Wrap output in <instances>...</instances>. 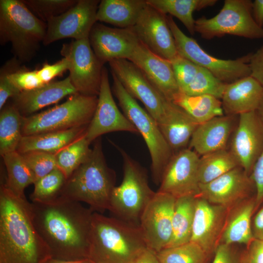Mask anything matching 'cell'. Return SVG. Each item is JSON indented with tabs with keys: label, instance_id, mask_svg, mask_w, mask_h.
Here are the masks:
<instances>
[{
	"label": "cell",
	"instance_id": "6da1fadb",
	"mask_svg": "<svg viewBox=\"0 0 263 263\" xmlns=\"http://www.w3.org/2000/svg\"><path fill=\"white\" fill-rule=\"evenodd\" d=\"M33 225L51 257L63 260L89 259L94 211L80 202L59 197L46 203H29Z\"/></svg>",
	"mask_w": 263,
	"mask_h": 263
},
{
	"label": "cell",
	"instance_id": "7a4b0ae2",
	"mask_svg": "<svg viewBox=\"0 0 263 263\" xmlns=\"http://www.w3.org/2000/svg\"><path fill=\"white\" fill-rule=\"evenodd\" d=\"M29 203L1 184L0 263H43L51 257L33 225Z\"/></svg>",
	"mask_w": 263,
	"mask_h": 263
},
{
	"label": "cell",
	"instance_id": "3957f363",
	"mask_svg": "<svg viewBox=\"0 0 263 263\" xmlns=\"http://www.w3.org/2000/svg\"><path fill=\"white\" fill-rule=\"evenodd\" d=\"M147 248L139 224L94 212L89 258L94 263H132Z\"/></svg>",
	"mask_w": 263,
	"mask_h": 263
},
{
	"label": "cell",
	"instance_id": "277c9868",
	"mask_svg": "<svg viewBox=\"0 0 263 263\" xmlns=\"http://www.w3.org/2000/svg\"><path fill=\"white\" fill-rule=\"evenodd\" d=\"M115 183V172L106 163L99 137L85 161L67 179L59 197L84 202L93 211L103 213L109 210Z\"/></svg>",
	"mask_w": 263,
	"mask_h": 263
},
{
	"label": "cell",
	"instance_id": "5b68a950",
	"mask_svg": "<svg viewBox=\"0 0 263 263\" xmlns=\"http://www.w3.org/2000/svg\"><path fill=\"white\" fill-rule=\"evenodd\" d=\"M47 23L38 18L21 0H0V41L10 42L20 62L30 61L46 35Z\"/></svg>",
	"mask_w": 263,
	"mask_h": 263
},
{
	"label": "cell",
	"instance_id": "8992f818",
	"mask_svg": "<svg viewBox=\"0 0 263 263\" xmlns=\"http://www.w3.org/2000/svg\"><path fill=\"white\" fill-rule=\"evenodd\" d=\"M112 90L123 113L143 138L151 158V170L154 183L159 185L164 170L174 152L166 141L156 120L125 90L111 72Z\"/></svg>",
	"mask_w": 263,
	"mask_h": 263
},
{
	"label": "cell",
	"instance_id": "52a82bcc",
	"mask_svg": "<svg viewBox=\"0 0 263 263\" xmlns=\"http://www.w3.org/2000/svg\"><path fill=\"white\" fill-rule=\"evenodd\" d=\"M123 159V177L114 188L109 211L115 217L139 225L140 217L156 192L150 187L146 170L119 147Z\"/></svg>",
	"mask_w": 263,
	"mask_h": 263
},
{
	"label": "cell",
	"instance_id": "ba28073f",
	"mask_svg": "<svg viewBox=\"0 0 263 263\" xmlns=\"http://www.w3.org/2000/svg\"><path fill=\"white\" fill-rule=\"evenodd\" d=\"M97 96L76 93L66 101L42 112L23 116V136L88 126L94 113Z\"/></svg>",
	"mask_w": 263,
	"mask_h": 263
},
{
	"label": "cell",
	"instance_id": "9c48e42d",
	"mask_svg": "<svg viewBox=\"0 0 263 263\" xmlns=\"http://www.w3.org/2000/svg\"><path fill=\"white\" fill-rule=\"evenodd\" d=\"M251 0H225L215 16L195 20V30L203 38L211 39L227 35L249 39H263V28L255 21Z\"/></svg>",
	"mask_w": 263,
	"mask_h": 263
},
{
	"label": "cell",
	"instance_id": "30bf717a",
	"mask_svg": "<svg viewBox=\"0 0 263 263\" xmlns=\"http://www.w3.org/2000/svg\"><path fill=\"white\" fill-rule=\"evenodd\" d=\"M178 55L210 72L225 84L250 75L251 53L235 59H223L206 52L196 40L185 34L171 16H167Z\"/></svg>",
	"mask_w": 263,
	"mask_h": 263
},
{
	"label": "cell",
	"instance_id": "8fae6325",
	"mask_svg": "<svg viewBox=\"0 0 263 263\" xmlns=\"http://www.w3.org/2000/svg\"><path fill=\"white\" fill-rule=\"evenodd\" d=\"M60 54L69 60V76L77 93L98 96L104 65L95 55L89 38L64 44Z\"/></svg>",
	"mask_w": 263,
	"mask_h": 263
},
{
	"label": "cell",
	"instance_id": "7c38bea8",
	"mask_svg": "<svg viewBox=\"0 0 263 263\" xmlns=\"http://www.w3.org/2000/svg\"><path fill=\"white\" fill-rule=\"evenodd\" d=\"M100 1L78 0L68 10L47 21V30L42 42L48 45L59 39L73 38L80 40L89 38L96 23V14Z\"/></svg>",
	"mask_w": 263,
	"mask_h": 263
},
{
	"label": "cell",
	"instance_id": "4fadbf2b",
	"mask_svg": "<svg viewBox=\"0 0 263 263\" xmlns=\"http://www.w3.org/2000/svg\"><path fill=\"white\" fill-rule=\"evenodd\" d=\"M176 199L157 191L140 217L139 225L148 247L156 253L165 248L171 239Z\"/></svg>",
	"mask_w": 263,
	"mask_h": 263
},
{
	"label": "cell",
	"instance_id": "5bb4252c",
	"mask_svg": "<svg viewBox=\"0 0 263 263\" xmlns=\"http://www.w3.org/2000/svg\"><path fill=\"white\" fill-rule=\"evenodd\" d=\"M200 157L193 150L186 148L173 153L163 173L158 192L175 198L198 195V168Z\"/></svg>",
	"mask_w": 263,
	"mask_h": 263
},
{
	"label": "cell",
	"instance_id": "9a60e30c",
	"mask_svg": "<svg viewBox=\"0 0 263 263\" xmlns=\"http://www.w3.org/2000/svg\"><path fill=\"white\" fill-rule=\"evenodd\" d=\"M111 72L134 99L144 105L147 112L157 122L163 114L167 100L154 88L134 63L126 59L109 62Z\"/></svg>",
	"mask_w": 263,
	"mask_h": 263
},
{
	"label": "cell",
	"instance_id": "2e32d148",
	"mask_svg": "<svg viewBox=\"0 0 263 263\" xmlns=\"http://www.w3.org/2000/svg\"><path fill=\"white\" fill-rule=\"evenodd\" d=\"M132 28L139 40L155 54L170 61L179 55L167 15L147 2Z\"/></svg>",
	"mask_w": 263,
	"mask_h": 263
},
{
	"label": "cell",
	"instance_id": "e0dca14e",
	"mask_svg": "<svg viewBox=\"0 0 263 263\" xmlns=\"http://www.w3.org/2000/svg\"><path fill=\"white\" fill-rule=\"evenodd\" d=\"M114 132L138 133L136 129L117 106L112 95L108 70L104 67L97 104L86 131L85 136L91 143L102 135Z\"/></svg>",
	"mask_w": 263,
	"mask_h": 263
},
{
	"label": "cell",
	"instance_id": "ac0fdd59",
	"mask_svg": "<svg viewBox=\"0 0 263 263\" xmlns=\"http://www.w3.org/2000/svg\"><path fill=\"white\" fill-rule=\"evenodd\" d=\"M229 150L249 175L263 150V122L257 111L239 115Z\"/></svg>",
	"mask_w": 263,
	"mask_h": 263
},
{
	"label": "cell",
	"instance_id": "d6986e66",
	"mask_svg": "<svg viewBox=\"0 0 263 263\" xmlns=\"http://www.w3.org/2000/svg\"><path fill=\"white\" fill-rule=\"evenodd\" d=\"M253 187L255 186L250 175L239 166L208 183L199 184L196 197L229 208L250 197Z\"/></svg>",
	"mask_w": 263,
	"mask_h": 263
},
{
	"label": "cell",
	"instance_id": "ffe728a7",
	"mask_svg": "<svg viewBox=\"0 0 263 263\" xmlns=\"http://www.w3.org/2000/svg\"><path fill=\"white\" fill-rule=\"evenodd\" d=\"M91 46L100 61L129 59L139 40L132 27L112 28L95 23L89 37Z\"/></svg>",
	"mask_w": 263,
	"mask_h": 263
},
{
	"label": "cell",
	"instance_id": "44dd1931",
	"mask_svg": "<svg viewBox=\"0 0 263 263\" xmlns=\"http://www.w3.org/2000/svg\"><path fill=\"white\" fill-rule=\"evenodd\" d=\"M228 210L196 197L190 241L198 244L209 256L220 244Z\"/></svg>",
	"mask_w": 263,
	"mask_h": 263
},
{
	"label": "cell",
	"instance_id": "7402d4cb",
	"mask_svg": "<svg viewBox=\"0 0 263 263\" xmlns=\"http://www.w3.org/2000/svg\"><path fill=\"white\" fill-rule=\"evenodd\" d=\"M128 60L141 70L167 100L172 102L180 92L171 62L152 52L140 41Z\"/></svg>",
	"mask_w": 263,
	"mask_h": 263
},
{
	"label": "cell",
	"instance_id": "603a6c76",
	"mask_svg": "<svg viewBox=\"0 0 263 263\" xmlns=\"http://www.w3.org/2000/svg\"><path fill=\"white\" fill-rule=\"evenodd\" d=\"M170 62L181 92L189 95L210 94L221 99L226 84L206 69L180 56Z\"/></svg>",
	"mask_w": 263,
	"mask_h": 263
},
{
	"label": "cell",
	"instance_id": "cb8c5ba5",
	"mask_svg": "<svg viewBox=\"0 0 263 263\" xmlns=\"http://www.w3.org/2000/svg\"><path fill=\"white\" fill-rule=\"evenodd\" d=\"M157 123L173 152L187 148L199 124L183 109L168 100L163 114Z\"/></svg>",
	"mask_w": 263,
	"mask_h": 263
},
{
	"label": "cell",
	"instance_id": "d4e9b609",
	"mask_svg": "<svg viewBox=\"0 0 263 263\" xmlns=\"http://www.w3.org/2000/svg\"><path fill=\"white\" fill-rule=\"evenodd\" d=\"M263 96V87L250 75L226 84L221 100L226 113L240 115L256 111Z\"/></svg>",
	"mask_w": 263,
	"mask_h": 263
},
{
	"label": "cell",
	"instance_id": "484cf974",
	"mask_svg": "<svg viewBox=\"0 0 263 263\" xmlns=\"http://www.w3.org/2000/svg\"><path fill=\"white\" fill-rule=\"evenodd\" d=\"M77 93L68 76L51 81L35 89L20 92L13 97V104L21 114L28 116L46 106L56 103L67 95Z\"/></svg>",
	"mask_w": 263,
	"mask_h": 263
},
{
	"label": "cell",
	"instance_id": "4316f807",
	"mask_svg": "<svg viewBox=\"0 0 263 263\" xmlns=\"http://www.w3.org/2000/svg\"><path fill=\"white\" fill-rule=\"evenodd\" d=\"M233 123L232 115H223L199 124L192 135L189 147L201 156L226 149Z\"/></svg>",
	"mask_w": 263,
	"mask_h": 263
},
{
	"label": "cell",
	"instance_id": "83f0119b",
	"mask_svg": "<svg viewBox=\"0 0 263 263\" xmlns=\"http://www.w3.org/2000/svg\"><path fill=\"white\" fill-rule=\"evenodd\" d=\"M255 204V198L249 197L228 208L220 244L247 246L254 239L251 225Z\"/></svg>",
	"mask_w": 263,
	"mask_h": 263
},
{
	"label": "cell",
	"instance_id": "f1b7e54d",
	"mask_svg": "<svg viewBox=\"0 0 263 263\" xmlns=\"http://www.w3.org/2000/svg\"><path fill=\"white\" fill-rule=\"evenodd\" d=\"M88 126L23 136L17 151L20 153L39 151L56 154L85 133Z\"/></svg>",
	"mask_w": 263,
	"mask_h": 263
},
{
	"label": "cell",
	"instance_id": "f546056e",
	"mask_svg": "<svg viewBox=\"0 0 263 263\" xmlns=\"http://www.w3.org/2000/svg\"><path fill=\"white\" fill-rule=\"evenodd\" d=\"M146 5L144 0H102L98 5L96 19L120 28H131Z\"/></svg>",
	"mask_w": 263,
	"mask_h": 263
},
{
	"label": "cell",
	"instance_id": "4dcf8cb0",
	"mask_svg": "<svg viewBox=\"0 0 263 263\" xmlns=\"http://www.w3.org/2000/svg\"><path fill=\"white\" fill-rule=\"evenodd\" d=\"M172 102L183 109L199 124L224 115L221 99L210 94L189 95L180 91Z\"/></svg>",
	"mask_w": 263,
	"mask_h": 263
},
{
	"label": "cell",
	"instance_id": "1f68e13d",
	"mask_svg": "<svg viewBox=\"0 0 263 263\" xmlns=\"http://www.w3.org/2000/svg\"><path fill=\"white\" fill-rule=\"evenodd\" d=\"M146 2L161 13L169 14L178 19L191 35L195 33V11L214 5L217 0H146Z\"/></svg>",
	"mask_w": 263,
	"mask_h": 263
},
{
	"label": "cell",
	"instance_id": "d6a6232c",
	"mask_svg": "<svg viewBox=\"0 0 263 263\" xmlns=\"http://www.w3.org/2000/svg\"><path fill=\"white\" fill-rule=\"evenodd\" d=\"M195 202L196 197L193 195L176 198L172 218L171 238L166 248L190 241Z\"/></svg>",
	"mask_w": 263,
	"mask_h": 263
},
{
	"label": "cell",
	"instance_id": "836d02e7",
	"mask_svg": "<svg viewBox=\"0 0 263 263\" xmlns=\"http://www.w3.org/2000/svg\"><path fill=\"white\" fill-rule=\"evenodd\" d=\"M22 115L13 104L4 106L0 113V154L17 150L23 136Z\"/></svg>",
	"mask_w": 263,
	"mask_h": 263
},
{
	"label": "cell",
	"instance_id": "e575fe53",
	"mask_svg": "<svg viewBox=\"0 0 263 263\" xmlns=\"http://www.w3.org/2000/svg\"><path fill=\"white\" fill-rule=\"evenodd\" d=\"M237 167V160L226 149L202 155L198 163L199 184L208 183Z\"/></svg>",
	"mask_w": 263,
	"mask_h": 263
},
{
	"label": "cell",
	"instance_id": "d590c367",
	"mask_svg": "<svg viewBox=\"0 0 263 263\" xmlns=\"http://www.w3.org/2000/svg\"><path fill=\"white\" fill-rule=\"evenodd\" d=\"M1 157L7 172L5 184L16 195L25 198V189L35 182L32 172L18 151L8 153Z\"/></svg>",
	"mask_w": 263,
	"mask_h": 263
},
{
	"label": "cell",
	"instance_id": "8d00e7d4",
	"mask_svg": "<svg viewBox=\"0 0 263 263\" xmlns=\"http://www.w3.org/2000/svg\"><path fill=\"white\" fill-rule=\"evenodd\" d=\"M85 133L55 154L57 168L67 179L85 161L91 152Z\"/></svg>",
	"mask_w": 263,
	"mask_h": 263
},
{
	"label": "cell",
	"instance_id": "74e56055",
	"mask_svg": "<svg viewBox=\"0 0 263 263\" xmlns=\"http://www.w3.org/2000/svg\"><path fill=\"white\" fill-rule=\"evenodd\" d=\"M67 178L56 168L44 177L36 181L30 195L32 202L46 203L52 202L60 196Z\"/></svg>",
	"mask_w": 263,
	"mask_h": 263
},
{
	"label": "cell",
	"instance_id": "f35d334b",
	"mask_svg": "<svg viewBox=\"0 0 263 263\" xmlns=\"http://www.w3.org/2000/svg\"><path fill=\"white\" fill-rule=\"evenodd\" d=\"M160 263H207L210 257L198 244L190 241L157 253Z\"/></svg>",
	"mask_w": 263,
	"mask_h": 263
},
{
	"label": "cell",
	"instance_id": "ab89813d",
	"mask_svg": "<svg viewBox=\"0 0 263 263\" xmlns=\"http://www.w3.org/2000/svg\"><path fill=\"white\" fill-rule=\"evenodd\" d=\"M38 18L45 22L64 13L77 2V0H22Z\"/></svg>",
	"mask_w": 263,
	"mask_h": 263
},
{
	"label": "cell",
	"instance_id": "60d3db41",
	"mask_svg": "<svg viewBox=\"0 0 263 263\" xmlns=\"http://www.w3.org/2000/svg\"><path fill=\"white\" fill-rule=\"evenodd\" d=\"M21 154L32 172L35 181L57 168L54 154L43 151H31Z\"/></svg>",
	"mask_w": 263,
	"mask_h": 263
},
{
	"label": "cell",
	"instance_id": "b9f144b4",
	"mask_svg": "<svg viewBox=\"0 0 263 263\" xmlns=\"http://www.w3.org/2000/svg\"><path fill=\"white\" fill-rule=\"evenodd\" d=\"M69 68V60L66 57H63L53 64L44 63L41 68L37 71L40 79L44 84H47L68 70Z\"/></svg>",
	"mask_w": 263,
	"mask_h": 263
},
{
	"label": "cell",
	"instance_id": "7bdbcfd3",
	"mask_svg": "<svg viewBox=\"0 0 263 263\" xmlns=\"http://www.w3.org/2000/svg\"><path fill=\"white\" fill-rule=\"evenodd\" d=\"M250 177L255 186V209L263 201V150L256 161Z\"/></svg>",
	"mask_w": 263,
	"mask_h": 263
},
{
	"label": "cell",
	"instance_id": "ee69618b",
	"mask_svg": "<svg viewBox=\"0 0 263 263\" xmlns=\"http://www.w3.org/2000/svg\"><path fill=\"white\" fill-rule=\"evenodd\" d=\"M240 258L242 263H263V241L254 239Z\"/></svg>",
	"mask_w": 263,
	"mask_h": 263
},
{
	"label": "cell",
	"instance_id": "f6af8a7d",
	"mask_svg": "<svg viewBox=\"0 0 263 263\" xmlns=\"http://www.w3.org/2000/svg\"><path fill=\"white\" fill-rule=\"evenodd\" d=\"M232 244H220L214 252L212 263H242L240 255L234 249Z\"/></svg>",
	"mask_w": 263,
	"mask_h": 263
},
{
	"label": "cell",
	"instance_id": "bcb514c9",
	"mask_svg": "<svg viewBox=\"0 0 263 263\" xmlns=\"http://www.w3.org/2000/svg\"><path fill=\"white\" fill-rule=\"evenodd\" d=\"M20 92L9 79L5 70L2 68L0 73V110L5 106L7 100L14 97Z\"/></svg>",
	"mask_w": 263,
	"mask_h": 263
},
{
	"label": "cell",
	"instance_id": "7dc6e473",
	"mask_svg": "<svg viewBox=\"0 0 263 263\" xmlns=\"http://www.w3.org/2000/svg\"><path fill=\"white\" fill-rule=\"evenodd\" d=\"M249 65L251 72L250 76L263 87V45L256 52L251 53Z\"/></svg>",
	"mask_w": 263,
	"mask_h": 263
},
{
	"label": "cell",
	"instance_id": "c3c4849f",
	"mask_svg": "<svg viewBox=\"0 0 263 263\" xmlns=\"http://www.w3.org/2000/svg\"><path fill=\"white\" fill-rule=\"evenodd\" d=\"M251 226L254 238L263 241V206L252 219Z\"/></svg>",
	"mask_w": 263,
	"mask_h": 263
},
{
	"label": "cell",
	"instance_id": "681fc988",
	"mask_svg": "<svg viewBox=\"0 0 263 263\" xmlns=\"http://www.w3.org/2000/svg\"><path fill=\"white\" fill-rule=\"evenodd\" d=\"M132 263H160L157 254L153 250L147 248L134 259Z\"/></svg>",
	"mask_w": 263,
	"mask_h": 263
},
{
	"label": "cell",
	"instance_id": "f907efd6",
	"mask_svg": "<svg viewBox=\"0 0 263 263\" xmlns=\"http://www.w3.org/2000/svg\"><path fill=\"white\" fill-rule=\"evenodd\" d=\"M252 14L256 23L263 28V0L252 1Z\"/></svg>",
	"mask_w": 263,
	"mask_h": 263
},
{
	"label": "cell",
	"instance_id": "816d5d0a",
	"mask_svg": "<svg viewBox=\"0 0 263 263\" xmlns=\"http://www.w3.org/2000/svg\"><path fill=\"white\" fill-rule=\"evenodd\" d=\"M43 263H94L90 259H85L79 260H59L52 257L48 259Z\"/></svg>",
	"mask_w": 263,
	"mask_h": 263
},
{
	"label": "cell",
	"instance_id": "f5cc1de1",
	"mask_svg": "<svg viewBox=\"0 0 263 263\" xmlns=\"http://www.w3.org/2000/svg\"><path fill=\"white\" fill-rule=\"evenodd\" d=\"M256 111L263 122V96L259 107Z\"/></svg>",
	"mask_w": 263,
	"mask_h": 263
}]
</instances>
